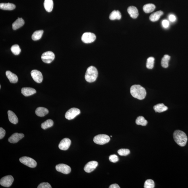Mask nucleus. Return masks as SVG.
I'll return each instance as SVG.
<instances>
[{"label": "nucleus", "instance_id": "obj_1", "mask_svg": "<svg viewBox=\"0 0 188 188\" xmlns=\"http://www.w3.org/2000/svg\"><path fill=\"white\" fill-rule=\"evenodd\" d=\"M130 93L133 97L140 100L144 99L146 95L145 89L139 85H134L131 86Z\"/></svg>", "mask_w": 188, "mask_h": 188}, {"label": "nucleus", "instance_id": "obj_2", "mask_svg": "<svg viewBox=\"0 0 188 188\" xmlns=\"http://www.w3.org/2000/svg\"><path fill=\"white\" fill-rule=\"evenodd\" d=\"M173 137L174 141L178 145L181 147L186 145L188 138L185 133L181 130H176L174 133Z\"/></svg>", "mask_w": 188, "mask_h": 188}, {"label": "nucleus", "instance_id": "obj_3", "mask_svg": "<svg viewBox=\"0 0 188 188\" xmlns=\"http://www.w3.org/2000/svg\"><path fill=\"white\" fill-rule=\"evenodd\" d=\"M98 75V71L97 69L94 67L91 66L87 69L85 78L88 82L92 83L96 81Z\"/></svg>", "mask_w": 188, "mask_h": 188}, {"label": "nucleus", "instance_id": "obj_4", "mask_svg": "<svg viewBox=\"0 0 188 188\" xmlns=\"http://www.w3.org/2000/svg\"><path fill=\"white\" fill-rule=\"evenodd\" d=\"M110 140L109 136L105 134L98 135L94 138V141L96 144L102 145L109 143Z\"/></svg>", "mask_w": 188, "mask_h": 188}, {"label": "nucleus", "instance_id": "obj_5", "mask_svg": "<svg viewBox=\"0 0 188 188\" xmlns=\"http://www.w3.org/2000/svg\"><path fill=\"white\" fill-rule=\"evenodd\" d=\"M19 161L22 164L30 168H35L37 164L36 161L34 159L27 156H24L21 157L19 159Z\"/></svg>", "mask_w": 188, "mask_h": 188}, {"label": "nucleus", "instance_id": "obj_6", "mask_svg": "<svg viewBox=\"0 0 188 188\" xmlns=\"http://www.w3.org/2000/svg\"><path fill=\"white\" fill-rule=\"evenodd\" d=\"M80 110L77 108H71L67 111L65 116L66 119L71 120L74 119L76 116L80 114Z\"/></svg>", "mask_w": 188, "mask_h": 188}, {"label": "nucleus", "instance_id": "obj_7", "mask_svg": "<svg viewBox=\"0 0 188 188\" xmlns=\"http://www.w3.org/2000/svg\"><path fill=\"white\" fill-rule=\"evenodd\" d=\"M96 37L93 33L89 32L84 33L81 37V41L83 42L90 43L94 42L95 40Z\"/></svg>", "mask_w": 188, "mask_h": 188}, {"label": "nucleus", "instance_id": "obj_8", "mask_svg": "<svg viewBox=\"0 0 188 188\" xmlns=\"http://www.w3.org/2000/svg\"><path fill=\"white\" fill-rule=\"evenodd\" d=\"M55 58V55L54 53L51 51H47L42 54L41 59L43 62L50 64L54 60Z\"/></svg>", "mask_w": 188, "mask_h": 188}, {"label": "nucleus", "instance_id": "obj_9", "mask_svg": "<svg viewBox=\"0 0 188 188\" xmlns=\"http://www.w3.org/2000/svg\"><path fill=\"white\" fill-rule=\"evenodd\" d=\"M14 180V178L12 176H6L1 178L0 181V184L4 187H9L12 185Z\"/></svg>", "mask_w": 188, "mask_h": 188}, {"label": "nucleus", "instance_id": "obj_10", "mask_svg": "<svg viewBox=\"0 0 188 188\" xmlns=\"http://www.w3.org/2000/svg\"><path fill=\"white\" fill-rule=\"evenodd\" d=\"M56 169L58 172L64 174H68L71 172V169L69 166L64 164H60L56 166Z\"/></svg>", "mask_w": 188, "mask_h": 188}, {"label": "nucleus", "instance_id": "obj_11", "mask_svg": "<svg viewBox=\"0 0 188 188\" xmlns=\"http://www.w3.org/2000/svg\"><path fill=\"white\" fill-rule=\"evenodd\" d=\"M31 77L37 83H41L43 80V76L40 71L33 70L31 72Z\"/></svg>", "mask_w": 188, "mask_h": 188}, {"label": "nucleus", "instance_id": "obj_12", "mask_svg": "<svg viewBox=\"0 0 188 188\" xmlns=\"http://www.w3.org/2000/svg\"><path fill=\"white\" fill-rule=\"evenodd\" d=\"M71 144L70 139L68 138H65L60 142L59 145V149L61 150H67L69 149Z\"/></svg>", "mask_w": 188, "mask_h": 188}, {"label": "nucleus", "instance_id": "obj_13", "mask_svg": "<svg viewBox=\"0 0 188 188\" xmlns=\"http://www.w3.org/2000/svg\"><path fill=\"white\" fill-rule=\"evenodd\" d=\"M98 165V163L96 161H90L85 166L84 170L87 173L92 172L96 169Z\"/></svg>", "mask_w": 188, "mask_h": 188}, {"label": "nucleus", "instance_id": "obj_14", "mask_svg": "<svg viewBox=\"0 0 188 188\" xmlns=\"http://www.w3.org/2000/svg\"><path fill=\"white\" fill-rule=\"evenodd\" d=\"M24 136V134L21 133H14L9 138L8 141L11 143H16L23 138Z\"/></svg>", "mask_w": 188, "mask_h": 188}, {"label": "nucleus", "instance_id": "obj_15", "mask_svg": "<svg viewBox=\"0 0 188 188\" xmlns=\"http://www.w3.org/2000/svg\"><path fill=\"white\" fill-rule=\"evenodd\" d=\"M127 11L130 16L133 19H136L139 15L138 11L137 8L134 6H129Z\"/></svg>", "mask_w": 188, "mask_h": 188}, {"label": "nucleus", "instance_id": "obj_16", "mask_svg": "<svg viewBox=\"0 0 188 188\" xmlns=\"http://www.w3.org/2000/svg\"><path fill=\"white\" fill-rule=\"evenodd\" d=\"M36 92V91L34 88H23L21 89L22 94L25 96L32 95Z\"/></svg>", "mask_w": 188, "mask_h": 188}, {"label": "nucleus", "instance_id": "obj_17", "mask_svg": "<svg viewBox=\"0 0 188 188\" xmlns=\"http://www.w3.org/2000/svg\"><path fill=\"white\" fill-rule=\"evenodd\" d=\"M7 77L9 80L10 82L13 83H16L18 81V77L16 75L10 71H7L6 72Z\"/></svg>", "mask_w": 188, "mask_h": 188}, {"label": "nucleus", "instance_id": "obj_18", "mask_svg": "<svg viewBox=\"0 0 188 188\" xmlns=\"http://www.w3.org/2000/svg\"><path fill=\"white\" fill-rule=\"evenodd\" d=\"M49 110L46 108L39 107L36 109L35 113L36 115L39 117H44L49 113Z\"/></svg>", "mask_w": 188, "mask_h": 188}, {"label": "nucleus", "instance_id": "obj_19", "mask_svg": "<svg viewBox=\"0 0 188 188\" xmlns=\"http://www.w3.org/2000/svg\"><path fill=\"white\" fill-rule=\"evenodd\" d=\"M16 7L14 4L10 3H1L0 4V9L4 10H12Z\"/></svg>", "mask_w": 188, "mask_h": 188}, {"label": "nucleus", "instance_id": "obj_20", "mask_svg": "<svg viewBox=\"0 0 188 188\" xmlns=\"http://www.w3.org/2000/svg\"><path fill=\"white\" fill-rule=\"evenodd\" d=\"M164 14L162 11H159L152 13L149 16V19L151 21L155 22L158 20L161 16Z\"/></svg>", "mask_w": 188, "mask_h": 188}, {"label": "nucleus", "instance_id": "obj_21", "mask_svg": "<svg viewBox=\"0 0 188 188\" xmlns=\"http://www.w3.org/2000/svg\"><path fill=\"white\" fill-rule=\"evenodd\" d=\"M8 117L9 120L11 123L14 124H17L18 122V119L14 113L12 111H8Z\"/></svg>", "mask_w": 188, "mask_h": 188}, {"label": "nucleus", "instance_id": "obj_22", "mask_svg": "<svg viewBox=\"0 0 188 188\" xmlns=\"http://www.w3.org/2000/svg\"><path fill=\"white\" fill-rule=\"evenodd\" d=\"M44 6L46 11L48 12H51L54 7V2L53 0H45Z\"/></svg>", "mask_w": 188, "mask_h": 188}, {"label": "nucleus", "instance_id": "obj_23", "mask_svg": "<svg viewBox=\"0 0 188 188\" xmlns=\"http://www.w3.org/2000/svg\"><path fill=\"white\" fill-rule=\"evenodd\" d=\"M24 24V21L22 18H18L12 24L13 30H17L22 26Z\"/></svg>", "mask_w": 188, "mask_h": 188}, {"label": "nucleus", "instance_id": "obj_24", "mask_svg": "<svg viewBox=\"0 0 188 188\" xmlns=\"http://www.w3.org/2000/svg\"><path fill=\"white\" fill-rule=\"evenodd\" d=\"M121 17L122 15L119 11L114 10L110 14L109 18L111 20H120Z\"/></svg>", "mask_w": 188, "mask_h": 188}, {"label": "nucleus", "instance_id": "obj_25", "mask_svg": "<svg viewBox=\"0 0 188 188\" xmlns=\"http://www.w3.org/2000/svg\"><path fill=\"white\" fill-rule=\"evenodd\" d=\"M154 109L156 112L161 113L167 110L168 108L164 104H159L154 106Z\"/></svg>", "mask_w": 188, "mask_h": 188}, {"label": "nucleus", "instance_id": "obj_26", "mask_svg": "<svg viewBox=\"0 0 188 188\" xmlns=\"http://www.w3.org/2000/svg\"><path fill=\"white\" fill-rule=\"evenodd\" d=\"M155 8L156 7L154 4H148L144 6L143 7V11L145 12L149 13L152 12L154 10Z\"/></svg>", "mask_w": 188, "mask_h": 188}, {"label": "nucleus", "instance_id": "obj_27", "mask_svg": "<svg viewBox=\"0 0 188 188\" xmlns=\"http://www.w3.org/2000/svg\"><path fill=\"white\" fill-rule=\"evenodd\" d=\"M170 56L168 55H165L161 60V64L163 67L167 68L169 66V62Z\"/></svg>", "mask_w": 188, "mask_h": 188}, {"label": "nucleus", "instance_id": "obj_28", "mask_svg": "<svg viewBox=\"0 0 188 188\" xmlns=\"http://www.w3.org/2000/svg\"><path fill=\"white\" fill-rule=\"evenodd\" d=\"M43 30L36 31L33 33L32 35V39L34 41H37L40 39L43 34Z\"/></svg>", "mask_w": 188, "mask_h": 188}, {"label": "nucleus", "instance_id": "obj_29", "mask_svg": "<svg viewBox=\"0 0 188 188\" xmlns=\"http://www.w3.org/2000/svg\"><path fill=\"white\" fill-rule=\"evenodd\" d=\"M54 121L51 119H48L41 124V128L45 130L52 127L54 125Z\"/></svg>", "mask_w": 188, "mask_h": 188}, {"label": "nucleus", "instance_id": "obj_30", "mask_svg": "<svg viewBox=\"0 0 188 188\" xmlns=\"http://www.w3.org/2000/svg\"><path fill=\"white\" fill-rule=\"evenodd\" d=\"M136 123L138 125L144 126L147 125L148 122L144 117L142 116H140L136 119Z\"/></svg>", "mask_w": 188, "mask_h": 188}, {"label": "nucleus", "instance_id": "obj_31", "mask_svg": "<svg viewBox=\"0 0 188 188\" xmlns=\"http://www.w3.org/2000/svg\"><path fill=\"white\" fill-rule=\"evenodd\" d=\"M155 59L153 57H150L148 58L146 62V67L149 69H152L154 67Z\"/></svg>", "mask_w": 188, "mask_h": 188}, {"label": "nucleus", "instance_id": "obj_32", "mask_svg": "<svg viewBox=\"0 0 188 188\" xmlns=\"http://www.w3.org/2000/svg\"><path fill=\"white\" fill-rule=\"evenodd\" d=\"M11 51L15 55H18L21 52V50L19 45L15 44L13 45L11 48Z\"/></svg>", "mask_w": 188, "mask_h": 188}, {"label": "nucleus", "instance_id": "obj_33", "mask_svg": "<svg viewBox=\"0 0 188 188\" xmlns=\"http://www.w3.org/2000/svg\"><path fill=\"white\" fill-rule=\"evenodd\" d=\"M154 182L152 179H147L145 182L144 185L145 188H154Z\"/></svg>", "mask_w": 188, "mask_h": 188}, {"label": "nucleus", "instance_id": "obj_34", "mask_svg": "<svg viewBox=\"0 0 188 188\" xmlns=\"http://www.w3.org/2000/svg\"><path fill=\"white\" fill-rule=\"evenodd\" d=\"M118 153L120 156H127L130 153V151L128 149H121L118 151Z\"/></svg>", "mask_w": 188, "mask_h": 188}, {"label": "nucleus", "instance_id": "obj_35", "mask_svg": "<svg viewBox=\"0 0 188 188\" xmlns=\"http://www.w3.org/2000/svg\"><path fill=\"white\" fill-rule=\"evenodd\" d=\"M109 159L111 162L115 163L119 161V158L117 155H116L114 154L109 156Z\"/></svg>", "mask_w": 188, "mask_h": 188}, {"label": "nucleus", "instance_id": "obj_36", "mask_svg": "<svg viewBox=\"0 0 188 188\" xmlns=\"http://www.w3.org/2000/svg\"><path fill=\"white\" fill-rule=\"evenodd\" d=\"M38 188H51V185L48 183H42L38 186Z\"/></svg>", "mask_w": 188, "mask_h": 188}, {"label": "nucleus", "instance_id": "obj_37", "mask_svg": "<svg viewBox=\"0 0 188 188\" xmlns=\"http://www.w3.org/2000/svg\"><path fill=\"white\" fill-rule=\"evenodd\" d=\"M6 131L2 128H0V139H1L4 137Z\"/></svg>", "mask_w": 188, "mask_h": 188}, {"label": "nucleus", "instance_id": "obj_38", "mask_svg": "<svg viewBox=\"0 0 188 188\" xmlns=\"http://www.w3.org/2000/svg\"><path fill=\"white\" fill-rule=\"evenodd\" d=\"M162 24L164 28H167L169 27V22L167 20H164L162 22Z\"/></svg>", "mask_w": 188, "mask_h": 188}, {"label": "nucleus", "instance_id": "obj_39", "mask_svg": "<svg viewBox=\"0 0 188 188\" xmlns=\"http://www.w3.org/2000/svg\"><path fill=\"white\" fill-rule=\"evenodd\" d=\"M169 20L172 22L175 21L176 20V16L173 14H170L169 16Z\"/></svg>", "mask_w": 188, "mask_h": 188}, {"label": "nucleus", "instance_id": "obj_40", "mask_svg": "<svg viewBox=\"0 0 188 188\" xmlns=\"http://www.w3.org/2000/svg\"><path fill=\"white\" fill-rule=\"evenodd\" d=\"M109 188H120L118 184H115L111 185L109 187Z\"/></svg>", "mask_w": 188, "mask_h": 188}]
</instances>
